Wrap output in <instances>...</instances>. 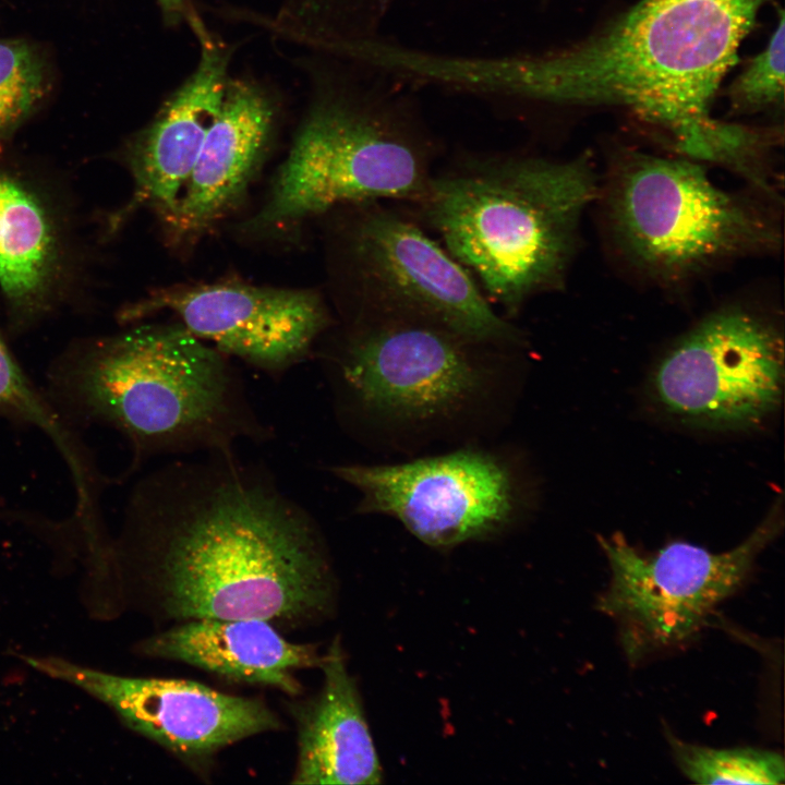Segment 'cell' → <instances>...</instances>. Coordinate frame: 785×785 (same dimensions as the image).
Wrapping results in <instances>:
<instances>
[{"label": "cell", "mask_w": 785, "mask_h": 785, "mask_svg": "<svg viewBox=\"0 0 785 785\" xmlns=\"http://www.w3.org/2000/svg\"><path fill=\"white\" fill-rule=\"evenodd\" d=\"M608 216L623 251L664 280L777 244L774 220L716 186L687 158L627 153L608 186Z\"/></svg>", "instance_id": "cell-6"}, {"label": "cell", "mask_w": 785, "mask_h": 785, "mask_svg": "<svg viewBox=\"0 0 785 785\" xmlns=\"http://www.w3.org/2000/svg\"><path fill=\"white\" fill-rule=\"evenodd\" d=\"M53 224L38 196L0 166V287L19 307L48 293L58 267Z\"/></svg>", "instance_id": "cell-18"}, {"label": "cell", "mask_w": 785, "mask_h": 785, "mask_svg": "<svg viewBox=\"0 0 785 785\" xmlns=\"http://www.w3.org/2000/svg\"><path fill=\"white\" fill-rule=\"evenodd\" d=\"M271 120L258 90L244 84L226 89L186 182L162 215L172 241L192 242L238 204L262 159Z\"/></svg>", "instance_id": "cell-14"}, {"label": "cell", "mask_w": 785, "mask_h": 785, "mask_svg": "<svg viewBox=\"0 0 785 785\" xmlns=\"http://www.w3.org/2000/svg\"><path fill=\"white\" fill-rule=\"evenodd\" d=\"M354 62L350 81L305 121L246 230H281L337 206L424 197L438 146L419 90Z\"/></svg>", "instance_id": "cell-5"}, {"label": "cell", "mask_w": 785, "mask_h": 785, "mask_svg": "<svg viewBox=\"0 0 785 785\" xmlns=\"http://www.w3.org/2000/svg\"><path fill=\"white\" fill-rule=\"evenodd\" d=\"M319 668L321 688L286 703L297 732L290 784L382 783L379 759L339 637L323 654Z\"/></svg>", "instance_id": "cell-16"}, {"label": "cell", "mask_w": 785, "mask_h": 785, "mask_svg": "<svg viewBox=\"0 0 785 785\" xmlns=\"http://www.w3.org/2000/svg\"><path fill=\"white\" fill-rule=\"evenodd\" d=\"M596 192L585 155L471 156L432 176L415 205L490 303L515 315L532 297L559 288Z\"/></svg>", "instance_id": "cell-4"}, {"label": "cell", "mask_w": 785, "mask_h": 785, "mask_svg": "<svg viewBox=\"0 0 785 785\" xmlns=\"http://www.w3.org/2000/svg\"><path fill=\"white\" fill-rule=\"evenodd\" d=\"M25 661L106 703L130 729L160 746L201 780H209L227 747L285 727L259 697L231 695L184 678L113 675L56 657Z\"/></svg>", "instance_id": "cell-11"}, {"label": "cell", "mask_w": 785, "mask_h": 785, "mask_svg": "<svg viewBox=\"0 0 785 785\" xmlns=\"http://www.w3.org/2000/svg\"><path fill=\"white\" fill-rule=\"evenodd\" d=\"M770 0H641L582 41L543 51L476 55L474 96L514 111L608 105L663 130L696 160L754 180L765 137L712 117L714 96Z\"/></svg>", "instance_id": "cell-2"}, {"label": "cell", "mask_w": 785, "mask_h": 785, "mask_svg": "<svg viewBox=\"0 0 785 785\" xmlns=\"http://www.w3.org/2000/svg\"><path fill=\"white\" fill-rule=\"evenodd\" d=\"M119 554L147 614L165 626L259 619L289 632L337 611V577L313 517L233 451L142 479Z\"/></svg>", "instance_id": "cell-1"}, {"label": "cell", "mask_w": 785, "mask_h": 785, "mask_svg": "<svg viewBox=\"0 0 785 785\" xmlns=\"http://www.w3.org/2000/svg\"><path fill=\"white\" fill-rule=\"evenodd\" d=\"M673 758L681 773L698 784H783L782 754L751 747L718 749L679 739L666 730Z\"/></svg>", "instance_id": "cell-20"}, {"label": "cell", "mask_w": 785, "mask_h": 785, "mask_svg": "<svg viewBox=\"0 0 785 785\" xmlns=\"http://www.w3.org/2000/svg\"><path fill=\"white\" fill-rule=\"evenodd\" d=\"M152 659L186 664L228 681L270 687L289 698L303 696L295 673L319 668L314 643L287 640L259 619H190L166 626L136 644Z\"/></svg>", "instance_id": "cell-15"}, {"label": "cell", "mask_w": 785, "mask_h": 785, "mask_svg": "<svg viewBox=\"0 0 785 785\" xmlns=\"http://www.w3.org/2000/svg\"><path fill=\"white\" fill-rule=\"evenodd\" d=\"M202 52L132 154L135 202L167 213L186 182L227 89V55L198 27Z\"/></svg>", "instance_id": "cell-17"}, {"label": "cell", "mask_w": 785, "mask_h": 785, "mask_svg": "<svg viewBox=\"0 0 785 785\" xmlns=\"http://www.w3.org/2000/svg\"><path fill=\"white\" fill-rule=\"evenodd\" d=\"M49 377L50 401L61 415L119 431L134 464L160 455L233 451L240 440L271 436L227 355L178 322L106 339Z\"/></svg>", "instance_id": "cell-3"}, {"label": "cell", "mask_w": 785, "mask_h": 785, "mask_svg": "<svg viewBox=\"0 0 785 785\" xmlns=\"http://www.w3.org/2000/svg\"><path fill=\"white\" fill-rule=\"evenodd\" d=\"M781 527L774 507L742 543L722 553L672 542L643 554L620 532L599 536L611 579L596 607L618 624L628 659L639 661L696 637L713 611L741 587Z\"/></svg>", "instance_id": "cell-8"}, {"label": "cell", "mask_w": 785, "mask_h": 785, "mask_svg": "<svg viewBox=\"0 0 785 785\" xmlns=\"http://www.w3.org/2000/svg\"><path fill=\"white\" fill-rule=\"evenodd\" d=\"M331 470L360 492L359 512L389 515L435 547L488 538L505 529L518 509L510 470L481 450Z\"/></svg>", "instance_id": "cell-12"}, {"label": "cell", "mask_w": 785, "mask_h": 785, "mask_svg": "<svg viewBox=\"0 0 785 785\" xmlns=\"http://www.w3.org/2000/svg\"><path fill=\"white\" fill-rule=\"evenodd\" d=\"M44 65L22 40L0 41V138L35 110L45 94Z\"/></svg>", "instance_id": "cell-21"}, {"label": "cell", "mask_w": 785, "mask_h": 785, "mask_svg": "<svg viewBox=\"0 0 785 785\" xmlns=\"http://www.w3.org/2000/svg\"><path fill=\"white\" fill-rule=\"evenodd\" d=\"M350 206L345 255L363 319L436 325L484 345L517 341L470 273L420 226L378 201Z\"/></svg>", "instance_id": "cell-7"}, {"label": "cell", "mask_w": 785, "mask_h": 785, "mask_svg": "<svg viewBox=\"0 0 785 785\" xmlns=\"http://www.w3.org/2000/svg\"><path fill=\"white\" fill-rule=\"evenodd\" d=\"M785 17L783 10L766 47L737 76L729 88L730 106L756 111L782 105L784 99Z\"/></svg>", "instance_id": "cell-22"}, {"label": "cell", "mask_w": 785, "mask_h": 785, "mask_svg": "<svg viewBox=\"0 0 785 785\" xmlns=\"http://www.w3.org/2000/svg\"><path fill=\"white\" fill-rule=\"evenodd\" d=\"M362 20L373 25H383L400 0H342Z\"/></svg>", "instance_id": "cell-23"}, {"label": "cell", "mask_w": 785, "mask_h": 785, "mask_svg": "<svg viewBox=\"0 0 785 785\" xmlns=\"http://www.w3.org/2000/svg\"><path fill=\"white\" fill-rule=\"evenodd\" d=\"M488 346L436 325L363 319L337 361L347 396L365 410L410 422L456 413L479 396Z\"/></svg>", "instance_id": "cell-10"}, {"label": "cell", "mask_w": 785, "mask_h": 785, "mask_svg": "<svg viewBox=\"0 0 785 785\" xmlns=\"http://www.w3.org/2000/svg\"><path fill=\"white\" fill-rule=\"evenodd\" d=\"M166 312L196 338L273 376L301 362L329 326L321 297L227 280L157 289L128 318Z\"/></svg>", "instance_id": "cell-13"}, {"label": "cell", "mask_w": 785, "mask_h": 785, "mask_svg": "<svg viewBox=\"0 0 785 785\" xmlns=\"http://www.w3.org/2000/svg\"><path fill=\"white\" fill-rule=\"evenodd\" d=\"M784 343L762 317L740 309L711 314L686 334L652 375L657 402L671 414L715 428L758 425L778 407Z\"/></svg>", "instance_id": "cell-9"}, {"label": "cell", "mask_w": 785, "mask_h": 785, "mask_svg": "<svg viewBox=\"0 0 785 785\" xmlns=\"http://www.w3.org/2000/svg\"><path fill=\"white\" fill-rule=\"evenodd\" d=\"M158 2L166 14L169 16H176V14H178L182 9L183 0H158Z\"/></svg>", "instance_id": "cell-24"}, {"label": "cell", "mask_w": 785, "mask_h": 785, "mask_svg": "<svg viewBox=\"0 0 785 785\" xmlns=\"http://www.w3.org/2000/svg\"><path fill=\"white\" fill-rule=\"evenodd\" d=\"M0 418L38 427L55 443L73 475L78 502L95 495L97 479L69 422L19 366L0 337Z\"/></svg>", "instance_id": "cell-19"}]
</instances>
